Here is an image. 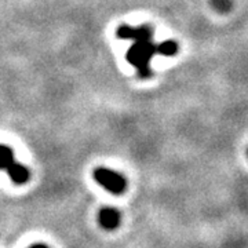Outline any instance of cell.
<instances>
[{"label":"cell","mask_w":248,"mask_h":248,"mask_svg":"<svg viewBox=\"0 0 248 248\" xmlns=\"http://www.w3.org/2000/svg\"><path fill=\"white\" fill-rule=\"evenodd\" d=\"M211 4H213L214 9L219 13H226L232 7L231 0H211Z\"/></svg>","instance_id":"obj_8"},{"label":"cell","mask_w":248,"mask_h":248,"mask_svg":"<svg viewBox=\"0 0 248 248\" xmlns=\"http://www.w3.org/2000/svg\"><path fill=\"white\" fill-rule=\"evenodd\" d=\"M99 223L104 229H108V231H113L116 229L119 225H120V221H122V215L120 213L113 208V207H105L99 211Z\"/></svg>","instance_id":"obj_4"},{"label":"cell","mask_w":248,"mask_h":248,"mask_svg":"<svg viewBox=\"0 0 248 248\" xmlns=\"http://www.w3.org/2000/svg\"><path fill=\"white\" fill-rule=\"evenodd\" d=\"M6 171L9 172L11 181H13L14 184H17V185H22V184L28 182V181H29V177H31L29 170H28L24 164L17 163V161H13L9 167H7Z\"/></svg>","instance_id":"obj_5"},{"label":"cell","mask_w":248,"mask_h":248,"mask_svg":"<svg viewBox=\"0 0 248 248\" xmlns=\"http://www.w3.org/2000/svg\"><path fill=\"white\" fill-rule=\"evenodd\" d=\"M177 51L178 45L174 40H166V42H161L160 45H156V53L161 54L164 57H172L177 54Z\"/></svg>","instance_id":"obj_6"},{"label":"cell","mask_w":248,"mask_h":248,"mask_svg":"<svg viewBox=\"0 0 248 248\" xmlns=\"http://www.w3.org/2000/svg\"><path fill=\"white\" fill-rule=\"evenodd\" d=\"M14 161V153L9 146L0 143V170H7L10 164Z\"/></svg>","instance_id":"obj_7"},{"label":"cell","mask_w":248,"mask_h":248,"mask_svg":"<svg viewBox=\"0 0 248 248\" xmlns=\"http://www.w3.org/2000/svg\"><path fill=\"white\" fill-rule=\"evenodd\" d=\"M117 37L120 39H130V40H140V39H152L153 31L148 25L133 28L128 25H123L117 29Z\"/></svg>","instance_id":"obj_3"},{"label":"cell","mask_w":248,"mask_h":248,"mask_svg":"<svg viewBox=\"0 0 248 248\" xmlns=\"http://www.w3.org/2000/svg\"><path fill=\"white\" fill-rule=\"evenodd\" d=\"M31 248H48V247L45 246V244H35V246H32Z\"/></svg>","instance_id":"obj_9"},{"label":"cell","mask_w":248,"mask_h":248,"mask_svg":"<svg viewBox=\"0 0 248 248\" xmlns=\"http://www.w3.org/2000/svg\"><path fill=\"white\" fill-rule=\"evenodd\" d=\"M94 178L99 185L105 187L110 193L122 195L127 189V182L123 175H120L119 172H115L112 170L99 167L94 171Z\"/></svg>","instance_id":"obj_2"},{"label":"cell","mask_w":248,"mask_h":248,"mask_svg":"<svg viewBox=\"0 0 248 248\" xmlns=\"http://www.w3.org/2000/svg\"><path fill=\"white\" fill-rule=\"evenodd\" d=\"M155 54H156V45L152 42V39H140V40H134V45L128 48L125 58L137 68L141 79H149L152 76L149 62Z\"/></svg>","instance_id":"obj_1"}]
</instances>
